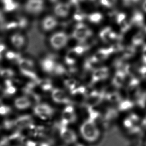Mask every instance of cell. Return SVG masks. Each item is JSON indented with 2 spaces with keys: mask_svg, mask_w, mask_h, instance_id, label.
<instances>
[{
  "mask_svg": "<svg viewBox=\"0 0 146 146\" xmlns=\"http://www.w3.org/2000/svg\"><path fill=\"white\" fill-rule=\"evenodd\" d=\"M1 75L5 78H10L14 75V72L10 69H4L1 70Z\"/></svg>",
  "mask_w": 146,
  "mask_h": 146,
  "instance_id": "27",
  "label": "cell"
},
{
  "mask_svg": "<svg viewBox=\"0 0 146 146\" xmlns=\"http://www.w3.org/2000/svg\"><path fill=\"white\" fill-rule=\"evenodd\" d=\"M34 111L37 116L43 120L50 118L54 112L52 108L46 103H40L36 105L34 108Z\"/></svg>",
  "mask_w": 146,
  "mask_h": 146,
  "instance_id": "5",
  "label": "cell"
},
{
  "mask_svg": "<svg viewBox=\"0 0 146 146\" xmlns=\"http://www.w3.org/2000/svg\"><path fill=\"white\" fill-rule=\"evenodd\" d=\"M57 25V20L54 17L48 16L43 20L42 23V27L44 31H50L53 30Z\"/></svg>",
  "mask_w": 146,
  "mask_h": 146,
  "instance_id": "15",
  "label": "cell"
},
{
  "mask_svg": "<svg viewBox=\"0 0 146 146\" xmlns=\"http://www.w3.org/2000/svg\"><path fill=\"white\" fill-rule=\"evenodd\" d=\"M32 119L29 115L20 117L16 121V124L18 126H24L30 124L32 123Z\"/></svg>",
  "mask_w": 146,
  "mask_h": 146,
  "instance_id": "19",
  "label": "cell"
},
{
  "mask_svg": "<svg viewBox=\"0 0 146 146\" xmlns=\"http://www.w3.org/2000/svg\"><path fill=\"white\" fill-rule=\"evenodd\" d=\"M144 16L141 13L136 11L132 19V22L137 26H141L143 24Z\"/></svg>",
  "mask_w": 146,
  "mask_h": 146,
  "instance_id": "20",
  "label": "cell"
},
{
  "mask_svg": "<svg viewBox=\"0 0 146 146\" xmlns=\"http://www.w3.org/2000/svg\"><path fill=\"white\" fill-rule=\"evenodd\" d=\"M68 41V37L64 32H59L53 34L49 40L52 48L55 50H60L64 48Z\"/></svg>",
  "mask_w": 146,
  "mask_h": 146,
  "instance_id": "2",
  "label": "cell"
},
{
  "mask_svg": "<svg viewBox=\"0 0 146 146\" xmlns=\"http://www.w3.org/2000/svg\"><path fill=\"white\" fill-rule=\"evenodd\" d=\"M61 136L62 137V138L65 141H73L76 139V135L75 133L73 131L69 129L64 128L61 131Z\"/></svg>",
  "mask_w": 146,
  "mask_h": 146,
  "instance_id": "17",
  "label": "cell"
},
{
  "mask_svg": "<svg viewBox=\"0 0 146 146\" xmlns=\"http://www.w3.org/2000/svg\"><path fill=\"white\" fill-rule=\"evenodd\" d=\"M81 1H94V0H81Z\"/></svg>",
  "mask_w": 146,
  "mask_h": 146,
  "instance_id": "40",
  "label": "cell"
},
{
  "mask_svg": "<svg viewBox=\"0 0 146 146\" xmlns=\"http://www.w3.org/2000/svg\"><path fill=\"white\" fill-rule=\"evenodd\" d=\"M92 35V31L85 24L79 23L75 27L72 34L73 38L77 41L84 42Z\"/></svg>",
  "mask_w": 146,
  "mask_h": 146,
  "instance_id": "3",
  "label": "cell"
},
{
  "mask_svg": "<svg viewBox=\"0 0 146 146\" xmlns=\"http://www.w3.org/2000/svg\"><path fill=\"white\" fill-rule=\"evenodd\" d=\"M18 4L16 2H12L10 4L4 6V10L6 12H11L18 8Z\"/></svg>",
  "mask_w": 146,
  "mask_h": 146,
  "instance_id": "26",
  "label": "cell"
},
{
  "mask_svg": "<svg viewBox=\"0 0 146 146\" xmlns=\"http://www.w3.org/2000/svg\"><path fill=\"white\" fill-rule=\"evenodd\" d=\"M107 99L111 102H117L120 100V96L118 93H112L107 95Z\"/></svg>",
  "mask_w": 146,
  "mask_h": 146,
  "instance_id": "29",
  "label": "cell"
},
{
  "mask_svg": "<svg viewBox=\"0 0 146 146\" xmlns=\"http://www.w3.org/2000/svg\"><path fill=\"white\" fill-rule=\"evenodd\" d=\"M139 73L143 77L146 76V66H143L139 69Z\"/></svg>",
  "mask_w": 146,
  "mask_h": 146,
  "instance_id": "35",
  "label": "cell"
},
{
  "mask_svg": "<svg viewBox=\"0 0 146 146\" xmlns=\"http://www.w3.org/2000/svg\"><path fill=\"white\" fill-rule=\"evenodd\" d=\"M143 8L146 11V0H145L144 2L143 5Z\"/></svg>",
  "mask_w": 146,
  "mask_h": 146,
  "instance_id": "38",
  "label": "cell"
},
{
  "mask_svg": "<svg viewBox=\"0 0 146 146\" xmlns=\"http://www.w3.org/2000/svg\"><path fill=\"white\" fill-rule=\"evenodd\" d=\"M143 51H144V56H146V46H145L144 48V50H143Z\"/></svg>",
  "mask_w": 146,
  "mask_h": 146,
  "instance_id": "39",
  "label": "cell"
},
{
  "mask_svg": "<svg viewBox=\"0 0 146 146\" xmlns=\"http://www.w3.org/2000/svg\"><path fill=\"white\" fill-rule=\"evenodd\" d=\"M109 4L110 7H112L116 3L117 0H107Z\"/></svg>",
  "mask_w": 146,
  "mask_h": 146,
  "instance_id": "36",
  "label": "cell"
},
{
  "mask_svg": "<svg viewBox=\"0 0 146 146\" xmlns=\"http://www.w3.org/2000/svg\"><path fill=\"white\" fill-rule=\"evenodd\" d=\"M144 36L142 33H140L135 35L134 37L133 38V44L136 46H139L142 44L144 40Z\"/></svg>",
  "mask_w": 146,
  "mask_h": 146,
  "instance_id": "23",
  "label": "cell"
},
{
  "mask_svg": "<svg viewBox=\"0 0 146 146\" xmlns=\"http://www.w3.org/2000/svg\"><path fill=\"white\" fill-rule=\"evenodd\" d=\"M62 119L64 123H72L76 119L75 110L71 105L68 104L64 109L62 113Z\"/></svg>",
  "mask_w": 146,
  "mask_h": 146,
  "instance_id": "8",
  "label": "cell"
},
{
  "mask_svg": "<svg viewBox=\"0 0 146 146\" xmlns=\"http://www.w3.org/2000/svg\"><path fill=\"white\" fill-rule=\"evenodd\" d=\"M74 20L77 21H82L85 18V15L81 12H77L73 16Z\"/></svg>",
  "mask_w": 146,
  "mask_h": 146,
  "instance_id": "31",
  "label": "cell"
},
{
  "mask_svg": "<svg viewBox=\"0 0 146 146\" xmlns=\"http://www.w3.org/2000/svg\"><path fill=\"white\" fill-rule=\"evenodd\" d=\"M25 8L29 13L37 15L44 10V2L42 0H28Z\"/></svg>",
  "mask_w": 146,
  "mask_h": 146,
  "instance_id": "6",
  "label": "cell"
},
{
  "mask_svg": "<svg viewBox=\"0 0 146 146\" xmlns=\"http://www.w3.org/2000/svg\"><path fill=\"white\" fill-rule=\"evenodd\" d=\"M133 106V103L131 101L124 100L121 101L119 104V108L121 111L127 110L132 108Z\"/></svg>",
  "mask_w": 146,
  "mask_h": 146,
  "instance_id": "22",
  "label": "cell"
},
{
  "mask_svg": "<svg viewBox=\"0 0 146 146\" xmlns=\"http://www.w3.org/2000/svg\"><path fill=\"white\" fill-rule=\"evenodd\" d=\"M125 75L124 72L121 71H119L116 73L114 79H113V83L115 86L117 87H120L124 83Z\"/></svg>",
  "mask_w": 146,
  "mask_h": 146,
  "instance_id": "18",
  "label": "cell"
},
{
  "mask_svg": "<svg viewBox=\"0 0 146 146\" xmlns=\"http://www.w3.org/2000/svg\"><path fill=\"white\" fill-rule=\"evenodd\" d=\"M26 38L22 34L16 33L12 35L11 42L15 48L21 49L23 48L26 44Z\"/></svg>",
  "mask_w": 146,
  "mask_h": 146,
  "instance_id": "11",
  "label": "cell"
},
{
  "mask_svg": "<svg viewBox=\"0 0 146 146\" xmlns=\"http://www.w3.org/2000/svg\"><path fill=\"white\" fill-rule=\"evenodd\" d=\"M40 85L42 89H43L44 91H48L52 89V85L50 82L48 80L41 81L40 82Z\"/></svg>",
  "mask_w": 146,
  "mask_h": 146,
  "instance_id": "25",
  "label": "cell"
},
{
  "mask_svg": "<svg viewBox=\"0 0 146 146\" xmlns=\"http://www.w3.org/2000/svg\"><path fill=\"white\" fill-rule=\"evenodd\" d=\"M99 36L101 40L105 42H109L117 38L116 33L113 32L112 30L109 27L103 29L100 33Z\"/></svg>",
  "mask_w": 146,
  "mask_h": 146,
  "instance_id": "13",
  "label": "cell"
},
{
  "mask_svg": "<svg viewBox=\"0 0 146 146\" xmlns=\"http://www.w3.org/2000/svg\"><path fill=\"white\" fill-rule=\"evenodd\" d=\"M10 111H11V109L9 107L6 105H1V109H0L1 114L2 115H6L10 113Z\"/></svg>",
  "mask_w": 146,
  "mask_h": 146,
  "instance_id": "30",
  "label": "cell"
},
{
  "mask_svg": "<svg viewBox=\"0 0 146 146\" xmlns=\"http://www.w3.org/2000/svg\"><path fill=\"white\" fill-rule=\"evenodd\" d=\"M80 131L83 138L88 141L96 140L99 136V131L94 121L89 119L81 125Z\"/></svg>",
  "mask_w": 146,
  "mask_h": 146,
  "instance_id": "1",
  "label": "cell"
},
{
  "mask_svg": "<svg viewBox=\"0 0 146 146\" xmlns=\"http://www.w3.org/2000/svg\"><path fill=\"white\" fill-rule=\"evenodd\" d=\"M27 20H26L25 18H22L20 19L19 22L18 23L19 26L20 28H25L27 25Z\"/></svg>",
  "mask_w": 146,
  "mask_h": 146,
  "instance_id": "34",
  "label": "cell"
},
{
  "mask_svg": "<svg viewBox=\"0 0 146 146\" xmlns=\"http://www.w3.org/2000/svg\"><path fill=\"white\" fill-rule=\"evenodd\" d=\"M65 86L67 87V88L73 91V90L76 89V86L77 85V82L74 79H67L65 82Z\"/></svg>",
  "mask_w": 146,
  "mask_h": 146,
  "instance_id": "24",
  "label": "cell"
},
{
  "mask_svg": "<svg viewBox=\"0 0 146 146\" xmlns=\"http://www.w3.org/2000/svg\"><path fill=\"white\" fill-rule=\"evenodd\" d=\"M126 15L124 13H120L117 16V22L119 25L125 20Z\"/></svg>",
  "mask_w": 146,
  "mask_h": 146,
  "instance_id": "33",
  "label": "cell"
},
{
  "mask_svg": "<svg viewBox=\"0 0 146 146\" xmlns=\"http://www.w3.org/2000/svg\"><path fill=\"white\" fill-rule=\"evenodd\" d=\"M32 104L31 100L27 96H20L15 99L14 105L19 110H25L29 108Z\"/></svg>",
  "mask_w": 146,
  "mask_h": 146,
  "instance_id": "10",
  "label": "cell"
},
{
  "mask_svg": "<svg viewBox=\"0 0 146 146\" xmlns=\"http://www.w3.org/2000/svg\"><path fill=\"white\" fill-rule=\"evenodd\" d=\"M2 2H3V3L4 5V6L8 5V4L11 3L12 2H14L13 0H1Z\"/></svg>",
  "mask_w": 146,
  "mask_h": 146,
  "instance_id": "37",
  "label": "cell"
},
{
  "mask_svg": "<svg viewBox=\"0 0 146 146\" xmlns=\"http://www.w3.org/2000/svg\"><path fill=\"white\" fill-rule=\"evenodd\" d=\"M88 18L90 22L95 24H97L100 22L102 20L103 16L102 14L99 13H94L89 15Z\"/></svg>",
  "mask_w": 146,
  "mask_h": 146,
  "instance_id": "21",
  "label": "cell"
},
{
  "mask_svg": "<svg viewBox=\"0 0 146 146\" xmlns=\"http://www.w3.org/2000/svg\"><path fill=\"white\" fill-rule=\"evenodd\" d=\"M6 58L9 60H13L14 59H17L18 61H19L21 58H20L18 54H17V53H15L13 51H9L7 53H6Z\"/></svg>",
  "mask_w": 146,
  "mask_h": 146,
  "instance_id": "28",
  "label": "cell"
},
{
  "mask_svg": "<svg viewBox=\"0 0 146 146\" xmlns=\"http://www.w3.org/2000/svg\"><path fill=\"white\" fill-rule=\"evenodd\" d=\"M70 6L66 3H59L56 5L54 8V13L56 16L60 17H65L68 15Z\"/></svg>",
  "mask_w": 146,
  "mask_h": 146,
  "instance_id": "14",
  "label": "cell"
},
{
  "mask_svg": "<svg viewBox=\"0 0 146 146\" xmlns=\"http://www.w3.org/2000/svg\"><path fill=\"white\" fill-rule=\"evenodd\" d=\"M104 95L102 93H99L96 91H94L90 93L86 99V104L88 107H93L99 104L102 100Z\"/></svg>",
  "mask_w": 146,
  "mask_h": 146,
  "instance_id": "9",
  "label": "cell"
},
{
  "mask_svg": "<svg viewBox=\"0 0 146 146\" xmlns=\"http://www.w3.org/2000/svg\"><path fill=\"white\" fill-rule=\"evenodd\" d=\"M108 69L106 67L95 69L92 74V80L94 82L102 80L108 76Z\"/></svg>",
  "mask_w": 146,
  "mask_h": 146,
  "instance_id": "12",
  "label": "cell"
},
{
  "mask_svg": "<svg viewBox=\"0 0 146 146\" xmlns=\"http://www.w3.org/2000/svg\"><path fill=\"white\" fill-rule=\"evenodd\" d=\"M42 69L47 73H52L55 70L56 64L52 58H46L44 59L41 63Z\"/></svg>",
  "mask_w": 146,
  "mask_h": 146,
  "instance_id": "16",
  "label": "cell"
},
{
  "mask_svg": "<svg viewBox=\"0 0 146 146\" xmlns=\"http://www.w3.org/2000/svg\"><path fill=\"white\" fill-rule=\"evenodd\" d=\"M120 25L121 27V29H122L123 32L126 31L130 27V24H129L128 22L126 21L125 20L123 22H122L120 24Z\"/></svg>",
  "mask_w": 146,
  "mask_h": 146,
  "instance_id": "32",
  "label": "cell"
},
{
  "mask_svg": "<svg viewBox=\"0 0 146 146\" xmlns=\"http://www.w3.org/2000/svg\"><path fill=\"white\" fill-rule=\"evenodd\" d=\"M21 71L25 76L32 79L37 78L34 71V63L33 61L26 58H21L18 61Z\"/></svg>",
  "mask_w": 146,
  "mask_h": 146,
  "instance_id": "4",
  "label": "cell"
},
{
  "mask_svg": "<svg viewBox=\"0 0 146 146\" xmlns=\"http://www.w3.org/2000/svg\"><path fill=\"white\" fill-rule=\"evenodd\" d=\"M51 97L52 100L57 103L69 104L70 103V100L65 91L59 88L52 89Z\"/></svg>",
  "mask_w": 146,
  "mask_h": 146,
  "instance_id": "7",
  "label": "cell"
}]
</instances>
